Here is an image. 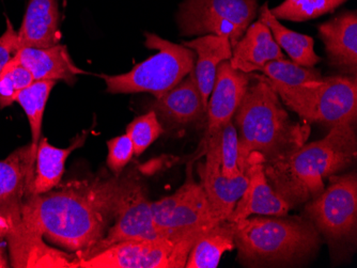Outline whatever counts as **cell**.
I'll return each mask as SVG.
<instances>
[{"label": "cell", "instance_id": "1", "mask_svg": "<svg viewBox=\"0 0 357 268\" xmlns=\"http://www.w3.org/2000/svg\"><path fill=\"white\" fill-rule=\"evenodd\" d=\"M133 175L99 173L59 184L58 191L29 196L24 223L73 251L78 260L85 259L115 221Z\"/></svg>", "mask_w": 357, "mask_h": 268}, {"label": "cell", "instance_id": "2", "mask_svg": "<svg viewBox=\"0 0 357 268\" xmlns=\"http://www.w3.org/2000/svg\"><path fill=\"white\" fill-rule=\"evenodd\" d=\"M356 150L353 124H337L322 139L266 161L264 172L275 193L292 209L322 194L324 180L352 165Z\"/></svg>", "mask_w": 357, "mask_h": 268}, {"label": "cell", "instance_id": "3", "mask_svg": "<svg viewBox=\"0 0 357 268\" xmlns=\"http://www.w3.org/2000/svg\"><path fill=\"white\" fill-rule=\"evenodd\" d=\"M238 132L240 168H248V156L258 152L266 161H275L307 143L308 122L291 120L264 76L252 75L245 97L234 116Z\"/></svg>", "mask_w": 357, "mask_h": 268}, {"label": "cell", "instance_id": "4", "mask_svg": "<svg viewBox=\"0 0 357 268\" xmlns=\"http://www.w3.org/2000/svg\"><path fill=\"white\" fill-rule=\"evenodd\" d=\"M240 263L246 267H286L302 263L320 247V233L308 218L257 216L234 223Z\"/></svg>", "mask_w": 357, "mask_h": 268}, {"label": "cell", "instance_id": "5", "mask_svg": "<svg viewBox=\"0 0 357 268\" xmlns=\"http://www.w3.org/2000/svg\"><path fill=\"white\" fill-rule=\"evenodd\" d=\"M144 45L158 53L138 63L128 73L101 75L108 93L148 92L158 99L194 70L196 55L184 45L172 43L154 33H146Z\"/></svg>", "mask_w": 357, "mask_h": 268}, {"label": "cell", "instance_id": "6", "mask_svg": "<svg viewBox=\"0 0 357 268\" xmlns=\"http://www.w3.org/2000/svg\"><path fill=\"white\" fill-rule=\"evenodd\" d=\"M266 79L284 105L303 121L330 126L354 124L356 121L357 81L355 76H333L296 87Z\"/></svg>", "mask_w": 357, "mask_h": 268}, {"label": "cell", "instance_id": "7", "mask_svg": "<svg viewBox=\"0 0 357 268\" xmlns=\"http://www.w3.org/2000/svg\"><path fill=\"white\" fill-rule=\"evenodd\" d=\"M154 226L160 237L178 242L197 239L202 233L220 223L214 217L202 184L188 179L172 196L151 202Z\"/></svg>", "mask_w": 357, "mask_h": 268}, {"label": "cell", "instance_id": "8", "mask_svg": "<svg viewBox=\"0 0 357 268\" xmlns=\"http://www.w3.org/2000/svg\"><path fill=\"white\" fill-rule=\"evenodd\" d=\"M257 11V0H184L176 21L182 36L228 38L234 47L256 17Z\"/></svg>", "mask_w": 357, "mask_h": 268}, {"label": "cell", "instance_id": "9", "mask_svg": "<svg viewBox=\"0 0 357 268\" xmlns=\"http://www.w3.org/2000/svg\"><path fill=\"white\" fill-rule=\"evenodd\" d=\"M36 155L27 145L0 161V232L8 245H15L29 232L23 220V207L32 195Z\"/></svg>", "mask_w": 357, "mask_h": 268}, {"label": "cell", "instance_id": "10", "mask_svg": "<svg viewBox=\"0 0 357 268\" xmlns=\"http://www.w3.org/2000/svg\"><path fill=\"white\" fill-rule=\"evenodd\" d=\"M196 239H130L78 260L79 268H183Z\"/></svg>", "mask_w": 357, "mask_h": 268}, {"label": "cell", "instance_id": "11", "mask_svg": "<svg viewBox=\"0 0 357 268\" xmlns=\"http://www.w3.org/2000/svg\"><path fill=\"white\" fill-rule=\"evenodd\" d=\"M330 181L322 194L305 203V215L328 241L350 239L356 231V175H334Z\"/></svg>", "mask_w": 357, "mask_h": 268}, {"label": "cell", "instance_id": "12", "mask_svg": "<svg viewBox=\"0 0 357 268\" xmlns=\"http://www.w3.org/2000/svg\"><path fill=\"white\" fill-rule=\"evenodd\" d=\"M153 239L163 237H160L154 226L151 201L148 199L146 188L137 175L134 173L115 221L103 239L90 251L85 259L121 242Z\"/></svg>", "mask_w": 357, "mask_h": 268}, {"label": "cell", "instance_id": "13", "mask_svg": "<svg viewBox=\"0 0 357 268\" xmlns=\"http://www.w3.org/2000/svg\"><path fill=\"white\" fill-rule=\"evenodd\" d=\"M202 187L208 197L214 217L218 221L228 220L248 184V171L228 179L222 173L220 140L218 131L208 135L206 163L200 167Z\"/></svg>", "mask_w": 357, "mask_h": 268}, {"label": "cell", "instance_id": "14", "mask_svg": "<svg viewBox=\"0 0 357 268\" xmlns=\"http://www.w3.org/2000/svg\"><path fill=\"white\" fill-rule=\"evenodd\" d=\"M266 159L258 152H252L248 159V184L242 197L236 202V207L228 218L230 223H236L252 215L284 216L291 207L275 193L268 183L264 172Z\"/></svg>", "mask_w": 357, "mask_h": 268}, {"label": "cell", "instance_id": "15", "mask_svg": "<svg viewBox=\"0 0 357 268\" xmlns=\"http://www.w3.org/2000/svg\"><path fill=\"white\" fill-rule=\"evenodd\" d=\"M252 75V73H244L232 68L229 60L218 65L206 107L208 135L234 119V113L245 97Z\"/></svg>", "mask_w": 357, "mask_h": 268}, {"label": "cell", "instance_id": "16", "mask_svg": "<svg viewBox=\"0 0 357 268\" xmlns=\"http://www.w3.org/2000/svg\"><path fill=\"white\" fill-rule=\"evenodd\" d=\"M150 110L156 113L160 123L164 122L172 127L202 121L206 111L202 105L194 71L163 97L155 99L150 105Z\"/></svg>", "mask_w": 357, "mask_h": 268}, {"label": "cell", "instance_id": "17", "mask_svg": "<svg viewBox=\"0 0 357 268\" xmlns=\"http://www.w3.org/2000/svg\"><path fill=\"white\" fill-rule=\"evenodd\" d=\"M17 38L20 49H47L60 44L59 0H29Z\"/></svg>", "mask_w": 357, "mask_h": 268}, {"label": "cell", "instance_id": "18", "mask_svg": "<svg viewBox=\"0 0 357 268\" xmlns=\"http://www.w3.org/2000/svg\"><path fill=\"white\" fill-rule=\"evenodd\" d=\"M331 65L356 76L357 72V14L356 11L339 14L319 26Z\"/></svg>", "mask_w": 357, "mask_h": 268}, {"label": "cell", "instance_id": "19", "mask_svg": "<svg viewBox=\"0 0 357 268\" xmlns=\"http://www.w3.org/2000/svg\"><path fill=\"white\" fill-rule=\"evenodd\" d=\"M14 57L32 74L35 81H62L72 86L78 75L85 74L74 63L67 46L61 44L47 49L24 47Z\"/></svg>", "mask_w": 357, "mask_h": 268}, {"label": "cell", "instance_id": "20", "mask_svg": "<svg viewBox=\"0 0 357 268\" xmlns=\"http://www.w3.org/2000/svg\"><path fill=\"white\" fill-rule=\"evenodd\" d=\"M284 55L275 42L271 30L260 19L252 24L232 47L229 60L232 68L244 73L259 72L268 62L284 59Z\"/></svg>", "mask_w": 357, "mask_h": 268}, {"label": "cell", "instance_id": "21", "mask_svg": "<svg viewBox=\"0 0 357 268\" xmlns=\"http://www.w3.org/2000/svg\"><path fill=\"white\" fill-rule=\"evenodd\" d=\"M183 45L192 49L197 57V59L195 60L192 71L197 81L202 105L206 111L208 97L213 89L218 65L222 61L231 59V43L228 38L206 35L192 41L183 42Z\"/></svg>", "mask_w": 357, "mask_h": 268}, {"label": "cell", "instance_id": "22", "mask_svg": "<svg viewBox=\"0 0 357 268\" xmlns=\"http://www.w3.org/2000/svg\"><path fill=\"white\" fill-rule=\"evenodd\" d=\"M87 134L77 137L67 149H60L50 145L47 138L41 137L36 155L35 179L32 184V195H42L53 191L61 183L64 166L70 154L82 147Z\"/></svg>", "mask_w": 357, "mask_h": 268}, {"label": "cell", "instance_id": "23", "mask_svg": "<svg viewBox=\"0 0 357 268\" xmlns=\"http://www.w3.org/2000/svg\"><path fill=\"white\" fill-rule=\"evenodd\" d=\"M234 243V223L224 220L202 233L188 253L186 268H216L225 252L232 251Z\"/></svg>", "mask_w": 357, "mask_h": 268}, {"label": "cell", "instance_id": "24", "mask_svg": "<svg viewBox=\"0 0 357 268\" xmlns=\"http://www.w3.org/2000/svg\"><path fill=\"white\" fill-rule=\"evenodd\" d=\"M260 21L268 26L275 42L280 49L288 53L291 60L302 67L314 68L321 61V58L314 52V39L310 36L294 33L280 23L273 15L266 3L260 9Z\"/></svg>", "mask_w": 357, "mask_h": 268}, {"label": "cell", "instance_id": "25", "mask_svg": "<svg viewBox=\"0 0 357 268\" xmlns=\"http://www.w3.org/2000/svg\"><path fill=\"white\" fill-rule=\"evenodd\" d=\"M56 85L55 81H35L21 90L15 97L27 116L31 129V152L37 155L38 145L41 139L42 122L48 97Z\"/></svg>", "mask_w": 357, "mask_h": 268}, {"label": "cell", "instance_id": "26", "mask_svg": "<svg viewBox=\"0 0 357 268\" xmlns=\"http://www.w3.org/2000/svg\"><path fill=\"white\" fill-rule=\"evenodd\" d=\"M347 0H284L271 10L278 19L305 22L322 17L346 3Z\"/></svg>", "mask_w": 357, "mask_h": 268}, {"label": "cell", "instance_id": "27", "mask_svg": "<svg viewBox=\"0 0 357 268\" xmlns=\"http://www.w3.org/2000/svg\"><path fill=\"white\" fill-rule=\"evenodd\" d=\"M259 72H261L266 78L275 83L290 87L306 85L323 79L320 70L302 67L294 61H289L286 58L268 62Z\"/></svg>", "mask_w": 357, "mask_h": 268}, {"label": "cell", "instance_id": "28", "mask_svg": "<svg viewBox=\"0 0 357 268\" xmlns=\"http://www.w3.org/2000/svg\"><path fill=\"white\" fill-rule=\"evenodd\" d=\"M163 133V124L153 110H149L128 124L126 134L133 143L134 154L139 156Z\"/></svg>", "mask_w": 357, "mask_h": 268}, {"label": "cell", "instance_id": "29", "mask_svg": "<svg viewBox=\"0 0 357 268\" xmlns=\"http://www.w3.org/2000/svg\"><path fill=\"white\" fill-rule=\"evenodd\" d=\"M33 81L32 74L13 57L0 74V108L15 103L17 93Z\"/></svg>", "mask_w": 357, "mask_h": 268}, {"label": "cell", "instance_id": "30", "mask_svg": "<svg viewBox=\"0 0 357 268\" xmlns=\"http://www.w3.org/2000/svg\"><path fill=\"white\" fill-rule=\"evenodd\" d=\"M218 131L220 140L222 173L228 179H231L246 170L240 168L238 132L232 120L224 124Z\"/></svg>", "mask_w": 357, "mask_h": 268}, {"label": "cell", "instance_id": "31", "mask_svg": "<svg viewBox=\"0 0 357 268\" xmlns=\"http://www.w3.org/2000/svg\"><path fill=\"white\" fill-rule=\"evenodd\" d=\"M107 166L114 175H120L123 172L134 154L133 143L126 134L112 138L107 141Z\"/></svg>", "mask_w": 357, "mask_h": 268}, {"label": "cell", "instance_id": "32", "mask_svg": "<svg viewBox=\"0 0 357 268\" xmlns=\"http://www.w3.org/2000/svg\"><path fill=\"white\" fill-rule=\"evenodd\" d=\"M19 49L17 31H15L11 22L8 19L7 30L0 37V74L3 71L6 65L13 59Z\"/></svg>", "mask_w": 357, "mask_h": 268}, {"label": "cell", "instance_id": "33", "mask_svg": "<svg viewBox=\"0 0 357 268\" xmlns=\"http://www.w3.org/2000/svg\"><path fill=\"white\" fill-rule=\"evenodd\" d=\"M3 241H6L3 234L0 232V268L9 267L10 263L8 262L7 255H6L5 247H3Z\"/></svg>", "mask_w": 357, "mask_h": 268}]
</instances>
